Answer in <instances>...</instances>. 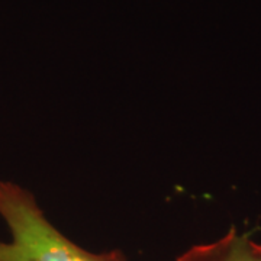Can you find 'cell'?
<instances>
[{
  "label": "cell",
  "mask_w": 261,
  "mask_h": 261,
  "mask_svg": "<svg viewBox=\"0 0 261 261\" xmlns=\"http://www.w3.org/2000/svg\"><path fill=\"white\" fill-rule=\"evenodd\" d=\"M176 261H261V245L254 243L248 235H240L235 228H231L221 240L195 245Z\"/></svg>",
  "instance_id": "7a4b0ae2"
},
{
  "label": "cell",
  "mask_w": 261,
  "mask_h": 261,
  "mask_svg": "<svg viewBox=\"0 0 261 261\" xmlns=\"http://www.w3.org/2000/svg\"><path fill=\"white\" fill-rule=\"evenodd\" d=\"M0 216L12 232L0 241V261H128L119 250L86 251L45 218L34 195L10 181H0Z\"/></svg>",
  "instance_id": "6da1fadb"
}]
</instances>
